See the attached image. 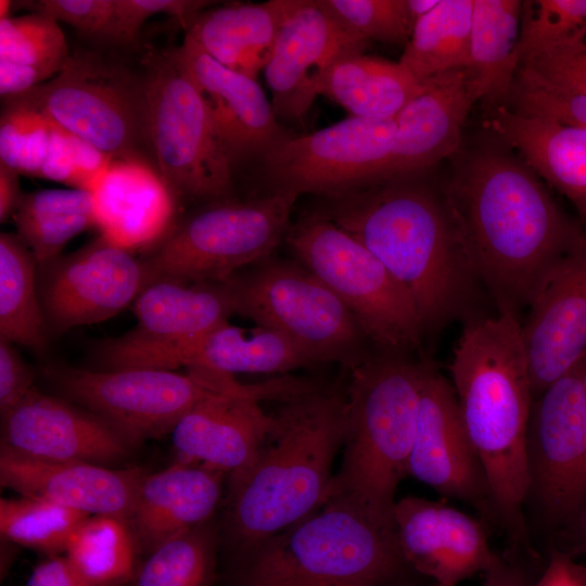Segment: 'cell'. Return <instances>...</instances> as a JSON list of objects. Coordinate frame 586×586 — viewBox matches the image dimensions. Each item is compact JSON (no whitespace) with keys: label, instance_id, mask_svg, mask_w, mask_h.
<instances>
[{"label":"cell","instance_id":"obj_1","mask_svg":"<svg viewBox=\"0 0 586 586\" xmlns=\"http://www.w3.org/2000/svg\"><path fill=\"white\" fill-rule=\"evenodd\" d=\"M454 157L442 193L464 256L498 313L519 315L585 234L537 174L502 145Z\"/></svg>","mask_w":586,"mask_h":586},{"label":"cell","instance_id":"obj_2","mask_svg":"<svg viewBox=\"0 0 586 586\" xmlns=\"http://www.w3.org/2000/svg\"><path fill=\"white\" fill-rule=\"evenodd\" d=\"M461 421L485 471L495 522L534 557L524 517L526 430L534 399L518 315L472 318L449 365Z\"/></svg>","mask_w":586,"mask_h":586},{"label":"cell","instance_id":"obj_3","mask_svg":"<svg viewBox=\"0 0 586 586\" xmlns=\"http://www.w3.org/2000/svg\"><path fill=\"white\" fill-rule=\"evenodd\" d=\"M412 297L423 331L467 316L477 286L442 190L413 177L330 198L324 212Z\"/></svg>","mask_w":586,"mask_h":586},{"label":"cell","instance_id":"obj_4","mask_svg":"<svg viewBox=\"0 0 586 586\" xmlns=\"http://www.w3.org/2000/svg\"><path fill=\"white\" fill-rule=\"evenodd\" d=\"M344 383L318 386L283 402L255 462L229 480V524L251 550L327 500L346 430Z\"/></svg>","mask_w":586,"mask_h":586},{"label":"cell","instance_id":"obj_5","mask_svg":"<svg viewBox=\"0 0 586 586\" xmlns=\"http://www.w3.org/2000/svg\"><path fill=\"white\" fill-rule=\"evenodd\" d=\"M428 366L377 352L346 370L343 458L327 499L347 498L395 527V492L408 475Z\"/></svg>","mask_w":586,"mask_h":586},{"label":"cell","instance_id":"obj_6","mask_svg":"<svg viewBox=\"0 0 586 586\" xmlns=\"http://www.w3.org/2000/svg\"><path fill=\"white\" fill-rule=\"evenodd\" d=\"M249 555L240 586H391L410 569L396 527L339 496Z\"/></svg>","mask_w":586,"mask_h":586},{"label":"cell","instance_id":"obj_7","mask_svg":"<svg viewBox=\"0 0 586 586\" xmlns=\"http://www.w3.org/2000/svg\"><path fill=\"white\" fill-rule=\"evenodd\" d=\"M142 63L150 138L163 182L178 205L229 200L233 163L175 50H150Z\"/></svg>","mask_w":586,"mask_h":586},{"label":"cell","instance_id":"obj_8","mask_svg":"<svg viewBox=\"0 0 586 586\" xmlns=\"http://www.w3.org/2000/svg\"><path fill=\"white\" fill-rule=\"evenodd\" d=\"M224 282L234 314L284 334L316 364L349 370L371 354L348 307L297 259L270 256Z\"/></svg>","mask_w":586,"mask_h":586},{"label":"cell","instance_id":"obj_9","mask_svg":"<svg viewBox=\"0 0 586 586\" xmlns=\"http://www.w3.org/2000/svg\"><path fill=\"white\" fill-rule=\"evenodd\" d=\"M285 240L348 307L377 352L407 356L420 348L424 331L412 297L360 242L323 213L290 227Z\"/></svg>","mask_w":586,"mask_h":586},{"label":"cell","instance_id":"obj_10","mask_svg":"<svg viewBox=\"0 0 586 586\" xmlns=\"http://www.w3.org/2000/svg\"><path fill=\"white\" fill-rule=\"evenodd\" d=\"M297 198L271 192L245 202L226 200L177 221L142 258L148 284L157 280L224 282L270 257L288 234Z\"/></svg>","mask_w":586,"mask_h":586},{"label":"cell","instance_id":"obj_11","mask_svg":"<svg viewBox=\"0 0 586 586\" xmlns=\"http://www.w3.org/2000/svg\"><path fill=\"white\" fill-rule=\"evenodd\" d=\"M18 97L114 162L156 169L142 78L90 56H69L56 76Z\"/></svg>","mask_w":586,"mask_h":586},{"label":"cell","instance_id":"obj_12","mask_svg":"<svg viewBox=\"0 0 586 586\" xmlns=\"http://www.w3.org/2000/svg\"><path fill=\"white\" fill-rule=\"evenodd\" d=\"M187 370H91L56 365L46 368V374L66 398L102 418L133 444L171 432L181 417L208 395L241 386L232 374Z\"/></svg>","mask_w":586,"mask_h":586},{"label":"cell","instance_id":"obj_13","mask_svg":"<svg viewBox=\"0 0 586 586\" xmlns=\"http://www.w3.org/2000/svg\"><path fill=\"white\" fill-rule=\"evenodd\" d=\"M581 362L533 399L526 430L525 505L530 502L546 524L560 528L586 502V396Z\"/></svg>","mask_w":586,"mask_h":586},{"label":"cell","instance_id":"obj_14","mask_svg":"<svg viewBox=\"0 0 586 586\" xmlns=\"http://www.w3.org/2000/svg\"><path fill=\"white\" fill-rule=\"evenodd\" d=\"M394 135L395 119L355 116L307 135H286L263 155L271 192L335 198L374 186Z\"/></svg>","mask_w":586,"mask_h":586},{"label":"cell","instance_id":"obj_15","mask_svg":"<svg viewBox=\"0 0 586 586\" xmlns=\"http://www.w3.org/2000/svg\"><path fill=\"white\" fill-rule=\"evenodd\" d=\"M317 385L313 380L283 378L211 394L176 423L170 432L174 448L183 461L230 477L240 475L257 459L273 424V415H267L259 402H284Z\"/></svg>","mask_w":586,"mask_h":586},{"label":"cell","instance_id":"obj_16","mask_svg":"<svg viewBox=\"0 0 586 586\" xmlns=\"http://www.w3.org/2000/svg\"><path fill=\"white\" fill-rule=\"evenodd\" d=\"M148 284L142 258L103 237L38 265L39 301L48 330L100 322L133 303Z\"/></svg>","mask_w":586,"mask_h":586},{"label":"cell","instance_id":"obj_17","mask_svg":"<svg viewBox=\"0 0 586 586\" xmlns=\"http://www.w3.org/2000/svg\"><path fill=\"white\" fill-rule=\"evenodd\" d=\"M95 357L103 369L184 367L232 375L286 372L316 365L303 348L279 331L259 326L243 329L228 321L176 342H142L126 335L110 339L98 345Z\"/></svg>","mask_w":586,"mask_h":586},{"label":"cell","instance_id":"obj_18","mask_svg":"<svg viewBox=\"0 0 586 586\" xmlns=\"http://www.w3.org/2000/svg\"><path fill=\"white\" fill-rule=\"evenodd\" d=\"M368 41L347 30L321 0H293L264 68L277 119L303 122L320 77L340 59L362 53Z\"/></svg>","mask_w":586,"mask_h":586},{"label":"cell","instance_id":"obj_19","mask_svg":"<svg viewBox=\"0 0 586 586\" xmlns=\"http://www.w3.org/2000/svg\"><path fill=\"white\" fill-rule=\"evenodd\" d=\"M408 475L495 522L488 481L463 428L453 385L429 364Z\"/></svg>","mask_w":586,"mask_h":586},{"label":"cell","instance_id":"obj_20","mask_svg":"<svg viewBox=\"0 0 586 586\" xmlns=\"http://www.w3.org/2000/svg\"><path fill=\"white\" fill-rule=\"evenodd\" d=\"M394 522L406 563L435 586H457L498 556L482 522L441 501L404 497L395 504Z\"/></svg>","mask_w":586,"mask_h":586},{"label":"cell","instance_id":"obj_21","mask_svg":"<svg viewBox=\"0 0 586 586\" xmlns=\"http://www.w3.org/2000/svg\"><path fill=\"white\" fill-rule=\"evenodd\" d=\"M1 445L42 460L105 464L132 444L87 409L33 387L1 416Z\"/></svg>","mask_w":586,"mask_h":586},{"label":"cell","instance_id":"obj_22","mask_svg":"<svg viewBox=\"0 0 586 586\" xmlns=\"http://www.w3.org/2000/svg\"><path fill=\"white\" fill-rule=\"evenodd\" d=\"M522 334L535 398L586 354V235L531 305Z\"/></svg>","mask_w":586,"mask_h":586},{"label":"cell","instance_id":"obj_23","mask_svg":"<svg viewBox=\"0 0 586 586\" xmlns=\"http://www.w3.org/2000/svg\"><path fill=\"white\" fill-rule=\"evenodd\" d=\"M474 103L467 69L425 79L424 89L394 118L392 150L375 184L415 177L458 154L461 130Z\"/></svg>","mask_w":586,"mask_h":586},{"label":"cell","instance_id":"obj_24","mask_svg":"<svg viewBox=\"0 0 586 586\" xmlns=\"http://www.w3.org/2000/svg\"><path fill=\"white\" fill-rule=\"evenodd\" d=\"M175 53L196 86L232 163L289 135L256 79L218 63L184 37Z\"/></svg>","mask_w":586,"mask_h":586},{"label":"cell","instance_id":"obj_25","mask_svg":"<svg viewBox=\"0 0 586 586\" xmlns=\"http://www.w3.org/2000/svg\"><path fill=\"white\" fill-rule=\"evenodd\" d=\"M146 474L141 468L115 470L91 462L42 460L0 445L2 486L88 515L126 518Z\"/></svg>","mask_w":586,"mask_h":586},{"label":"cell","instance_id":"obj_26","mask_svg":"<svg viewBox=\"0 0 586 586\" xmlns=\"http://www.w3.org/2000/svg\"><path fill=\"white\" fill-rule=\"evenodd\" d=\"M91 193L100 235L130 252L155 246L177 224L179 205L146 164L113 162Z\"/></svg>","mask_w":586,"mask_h":586},{"label":"cell","instance_id":"obj_27","mask_svg":"<svg viewBox=\"0 0 586 586\" xmlns=\"http://www.w3.org/2000/svg\"><path fill=\"white\" fill-rule=\"evenodd\" d=\"M222 474L183 460L146 474L125 518L137 549L150 553L206 523L218 504Z\"/></svg>","mask_w":586,"mask_h":586},{"label":"cell","instance_id":"obj_28","mask_svg":"<svg viewBox=\"0 0 586 586\" xmlns=\"http://www.w3.org/2000/svg\"><path fill=\"white\" fill-rule=\"evenodd\" d=\"M483 126L507 148L565 195L586 222V129L540 116L520 114L509 106L489 110Z\"/></svg>","mask_w":586,"mask_h":586},{"label":"cell","instance_id":"obj_29","mask_svg":"<svg viewBox=\"0 0 586 586\" xmlns=\"http://www.w3.org/2000/svg\"><path fill=\"white\" fill-rule=\"evenodd\" d=\"M293 0L230 3L202 11L186 30L224 66L256 79L264 72Z\"/></svg>","mask_w":586,"mask_h":586},{"label":"cell","instance_id":"obj_30","mask_svg":"<svg viewBox=\"0 0 586 586\" xmlns=\"http://www.w3.org/2000/svg\"><path fill=\"white\" fill-rule=\"evenodd\" d=\"M138 324L126 336L142 342H176L201 335L234 314L225 282L157 280L132 303Z\"/></svg>","mask_w":586,"mask_h":586},{"label":"cell","instance_id":"obj_31","mask_svg":"<svg viewBox=\"0 0 586 586\" xmlns=\"http://www.w3.org/2000/svg\"><path fill=\"white\" fill-rule=\"evenodd\" d=\"M523 1L473 0L467 69L475 102L508 106L521 65Z\"/></svg>","mask_w":586,"mask_h":586},{"label":"cell","instance_id":"obj_32","mask_svg":"<svg viewBox=\"0 0 586 586\" xmlns=\"http://www.w3.org/2000/svg\"><path fill=\"white\" fill-rule=\"evenodd\" d=\"M425 87L399 62L362 53L346 55L318 80L316 92L342 107L351 116L394 119L402 109Z\"/></svg>","mask_w":586,"mask_h":586},{"label":"cell","instance_id":"obj_33","mask_svg":"<svg viewBox=\"0 0 586 586\" xmlns=\"http://www.w3.org/2000/svg\"><path fill=\"white\" fill-rule=\"evenodd\" d=\"M38 263L16 233L0 234V339L35 352L47 345L48 327L37 285Z\"/></svg>","mask_w":586,"mask_h":586},{"label":"cell","instance_id":"obj_34","mask_svg":"<svg viewBox=\"0 0 586 586\" xmlns=\"http://www.w3.org/2000/svg\"><path fill=\"white\" fill-rule=\"evenodd\" d=\"M12 218L16 234L41 265L60 256L74 237L95 226L93 196L77 188L35 191L24 194Z\"/></svg>","mask_w":586,"mask_h":586},{"label":"cell","instance_id":"obj_35","mask_svg":"<svg viewBox=\"0 0 586 586\" xmlns=\"http://www.w3.org/2000/svg\"><path fill=\"white\" fill-rule=\"evenodd\" d=\"M472 11L473 0H441L416 23L399 64L420 81L466 69L469 64Z\"/></svg>","mask_w":586,"mask_h":586},{"label":"cell","instance_id":"obj_36","mask_svg":"<svg viewBox=\"0 0 586 586\" xmlns=\"http://www.w3.org/2000/svg\"><path fill=\"white\" fill-rule=\"evenodd\" d=\"M137 546L125 518L89 515L74 531L67 559L92 583L117 586L133 574Z\"/></svg>","mask_w":586,"mask_h":586},{"label":"cell","instance_id":"obj_37","mask_svg":"<svg viewBox=\"0 0 586 586\" xmlns=\"http://www.w3.org/2000/svg\"><path fill=\"white\" fill-rule=\"evenodd\" d=\"M88 517L41 498L0 500L2 538L48 553L65 552L69 537Z\"/></svg>","mask_w":586,"mask_h":586},{"label":"cell","instance_id":"obj_38","mask_svg":"<svg viewBox=\"0 0 586 586\" xmlns=\"http://www.w3.org/2000/svg\"><path fill=\"white\" fill-rule=\"evenodd\" d=\"M68 59L65 35L50 15L36 11L0 20V62L34 68L50 80Z\"/></svg>","mask_w":586,"mask_h":586},{"label":"cell","instance_id":"obj_39","mask_svg":"<svg viewBox=\"0 0 586 586\" xmlns=\"http://www.w3.org/2000/svg\"><path fill=\"white\" fill-rule=\"evenodd\" d=\"M213 566L214 537L204 523L152 550L137 586H209Z\"/></svg>","mask_w":586,"mask_h":586},{"label":"cell","instance_id":"obj_40","mask_svg":"<svg viewBox=\"0 0 586 586\" xmlns=\"http://www.w3.org/2000/svg\"><path fill=\"white\" fill-rule=\"evenodd\" d=\"M3 101L0 163L20 175L38 178L51 148L53 122L21 97Z\"/></svg>","mask_w":586,"mask_h":586},{"label":"cell","instance_id":"obj_41","mask_svg":"<svg viewBox=\"0 0 586 586\" xmlns=\"http://www.w3.org/2000/svg\"><path fill=\"white\" fill-rule=\"evenodd\" d=\"M586 28V0L523 1L521 64Z\"/></svg>","mask_w":586,"mask_h":586},{"label":"cell","instance_id":"obj_42","mask_svg":"<svg viewBox=\"0 0 586 586\" xmlns=\"http://www.w3.org/2000/svg\"><path fill=\"white\" fill-rule=\"evenodd\" d=\"M321 3L347 30L368 42L406 46L413 29L406 0H321Z\"/></svg>","mask_w":586,"mask_h":586},{"label":"cell","instance_id":"obj_43","mask_svg":"<svg viewBox=\"0 0 586 586\" xmlns=\"http://www.w3.org/2000/svg\"><path fill=\"white\" fill-rule=\"evenodd\" d=\"M513 111L586 129V95L553 86L519 68L510 95Z\"/></svg>","mask_w":586,"mask_h":586},{"label":"cell","instance_id":"obj_44","mask_svg":"<svg viewBox=\"0 0 586 586\" xmlns=\"http://www.w3.org/2000/svg\"><path fill=\"white\" fill-rule=\"evenodd\" d=\"M520 68L586 95V28L523 62Z\"/></svg>","mask_w":586,"mask_h":586},{"label":"cell","instance_id":"obj_45","mask_svg":"<svg viewBox=\"0 0 586 586\" xmlns=\"http://www.w3.org/2000/svg\"><path fill=\"white\" fill-rule=\"evenodd\" d=\"M211 3L203 0H115L113 20L104 37L123 43L130 42L142 24L157 13L176 17L187 30Z\"/></svg>","mask_w":586,"mask_h":586},{"label":"cell","instance_id":"obj_46","mask_svg":"<svg viewBox=\"0 0 586 586\" xmlns=\"http://www.w3.org/2000/svg\"><path fill=\"white\" fill-rule=\"evenodd\" d=\"M37 7L56 22L104 37L113 20L115 0H41Z\"/></svg>","mask_w":586,"mask_h":586},{"label":"cell","instance_id":"obj_47","mask_svg":"<svg viewBox=\"0 0 586 586\" xmlns=\"http://www.w3.org/2000/svg\"><path fill=\"white\" fill-rule=\"evenodd\" d=\"M33 372L11 342L0 339V413L14 407L33 387Z\"/></svg>","mask_w":586,"mask_h":586},{"label":"cell","instance_id":"obj_48","mask_svg":"<svg viewBox=\"0 0 586 586\" xmlns=\"http://www.w3.org/2000/svg\"><path fill=\"white\" fill-rule=\"evenodd\" d=\"M26 586H99L88 579L67 557H52L36 566Z\"/></svg>","mask_w":586,"mask_h":586},{"label":"cell","instance_id":"obj_49","mask_svg":"<svg viewBox=\"0 0 586 586\" xmlns=\"http://www.w3.org/2000/svg\"><path fill=\"white\" fill-rule=\"evenodd\" d=\"M530 586H586V565L555 548L544 572Z\"/></svg>","mask_w":586,"mask_h":586},{"label":"cell","instance_id":"obj_50","mask_svg":"<svg viewBox=\"0 0 586 586\" xmlns=\"http://www.w3.org/2000/svg\"><path fill=\"white\" fill-rule=\"evenodd\" d=\"M483 576V586H530L527 570L511 553L498 555Z\"/></svg>","mask_w":586,"mask_h":586},{"label":"cell","instance_id":"obj_51","mask_svg":"<svg viewBox=\"0 0 586 586\" xmlns=\"http://www.w3.org/2000/svg\"><path fill=\"white\" fill-rule=\"evenodd\" d=\"M20 174L0 163V220L5 222L13 217L24 193L20 184Z\"/></svg>","mask_w":586,"mask_h":586},{"label":"cell","instance_id":"obj_52","mask_svg":"<svg viewBox=\"0 0 586 586\" xmlns=\"http://www.w3.org/2000/svg\"><path fill=\"white\" fill-rule=\"evenodd\" d=\"M563 548L560 549L570 556H586V502L579 511L561 527Z\"/></svg>","mask_w":586,"mask_h":586},{"label":"cell","instance_id":"obj_53","mask_svg":"<svg viewBox=\"0 0 586 586\" xmlns=\"http://www.w3.org/2000/svg\"><path fill=\"white\" fill-rule=\"evenodd\" d=\"M441 0H406L407 11L413 27L416 23L431 12Z\"/></svg>","mask_w":586,"mask_h":586},{"label":"cell","instance_id":"obj_54","mask_svg":"<svg viewBox=\"0 0 586 586\" xmlns=\"http://www.w3.org/2000/svg\"><path fill=\"white\" fill-rule=\"evenodd\" d=\"M12 8V1L1 0L0 1V20L10 17V12Z\"/></svg>","mask_w":586,"mask_h":586},{"label":"cell","instance_id":"obj_55","mask_svg":"<svg viewBox=\"0 0 586 586\" xmlns=\"http://www.w3.org/2000/svg\"><path fill=\"white\" fill-rule=\"evenodd\" d=\"M581 381L586 396V354L581 362Z\"/></svg>","mask_w":586,"mask_h":586},{"label":"cell","instance_id":"obj_56","mask_svg":"<svg viewBox=\"0 0 586 586\" xmlns=\"http://www.w3.org/2000/svg\"><path fill=\"white\" fill-rule=\"evenodd\" d=\"M391 586H403L400 583H397V584H394V585H391Z\"/></svg>","mask_w":586,"mask_h":586}]
</instances>
